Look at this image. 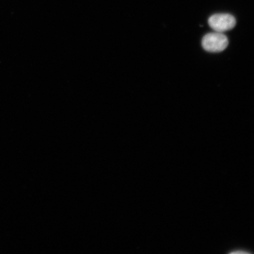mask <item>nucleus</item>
<instances>
[{
    "label": "nucleus",
    "instance_id": "nucleus-1",
    "mask_svg": "<svg viewBox=\"0 0 254 254\" xmlns=\"http://www.w3.org/2000/svg\"><path fill=\"white\" fill-rule=\"evenodd\" d=\"M228 38L220 32H214L206 34L203 37L202 46L206 52L220 53L226 49L228 46Z\"/></svg>",
    "mask_w": 254,
    "mask_h": 254
},
{
    "label": "nucleus",
    "instance_id": "nucleus-2",
    "mask_svg": "<svg viewBox=\"0 0 254 254\" xmlns=\"http://www.w3.org/2000/svg\"><path fill=\"white\" fill-rule=\"evenodd\" d=\"M209 26L216 32L224 33L233 29L236 25V20L229 14H216L208 19Z\"/></svg>",
    "mask_w": 254,
    "mask_h": 254
}]
</instances>
